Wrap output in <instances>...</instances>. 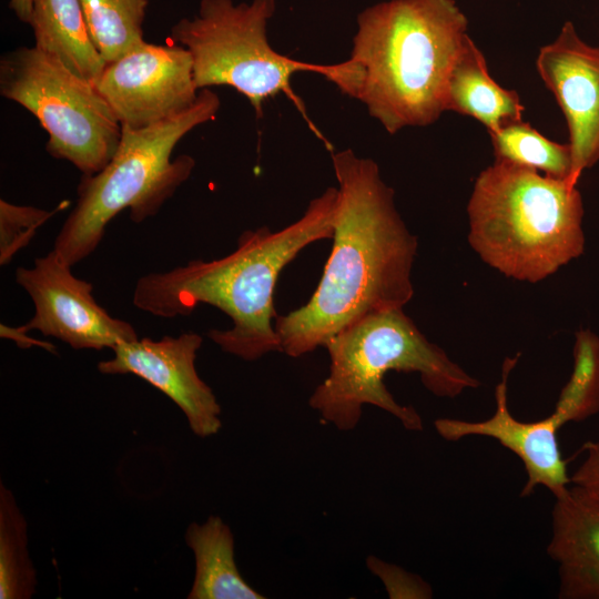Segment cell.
<instances>
[{"label": "cell", "mask_w": 599, "mask_h": 599, "mask_svg": "<svg viewBox=\"0 0 599 599\" xmlns=\"http://www.w3.org/2000/svg\"><path fill=\"white\" fill-rule=\"evenodd\" d=\"M332 162L338 187L331 254L308 302L274 323L281 352L290 357L325 347L356 321L403 308L414 295L417 237L377 163L351 149L333 153Z\"/></svg>", "instance_id": "1"}, {"label": "cell", "mask_w": 599, "mask_h": 599, "mask_svg": "<svg viewBox=\"0 0 599 599\" xmlns=\"http://www.w3.org/2000/svg\"><path fill=\"white\" fill-rule=\"evenodd\" d=\"M336 203L337 189L327 187L284 229L243 232L236 250L224 257L145 274L135 284L132 302L162 318L190 315L199 304L212 305L232 319L231 328L207 333L223 352L247 362L281 352L273 324L277 278L306 246L332 238Z\"/></svg>", "instance_id": "2"}, {"label": "cell", "mask_w": 599, "mask_h": 599, "mask_svg": "<svg viewBox=\"0 0 599 599\" xmlns=\"http://www.w3.org/2000/svg\"><path fill=\"white\" fill-rule=\"evenodd\" d=\"M455 0H388L357 17L338 87L390 134L426 126L445 110L448 78L469 37Z\"/></svg>", "instance_id": "3"}, {"label": "cell", "mask_w": 599, "mask_h": 599, "mask_svg": "<svg viewBox=\"0 0 599 599\" xmlns=\"http://www.w3.org/2000/svg\"><path fill=\"white\" fill-rule=\"evenodd\" d=\"M583 213L577 185L495 160L468 201V243L502 275L538 283L583 253Z\"/></svg>", "instance_id": "4"}, {"label": "cell", "mask_w": 599, "mask_h": 599, "mask_svg": "<svg viewBox=\"0 0 599 599\" xmlns=\"http://www.w3.org/2000/svg\"><path fill=\"white\" fill-rule=\"evenodd\" d=\"M325 348L331 364L327 377L308 399L324 423L339 430L354 429L363 407H378L407 430H422L423 419L413 406L402 405L387 389L390 372L417 373L437 397L455 398L480 382L432 343L403 308L375 312L331 338Z\"/></svg>", "instance_id": "5"}, {"label": "cell", "mask_w": 599, "mask_h": 599, "mask_svg": "<svg viewBox=\"0 0 599 599\" xmlns=\"http://www.w3.org/2000/svg\"><path fill=\"white\" fill-rule=\"evenodd\" d=\"M220 105L217 94L202 89L189 110L171 119L140 130L122 126L119 148L106 166L82 175L75 206L54 241L57 256L72 267L91 255L109 222L125 209L135 223L155 215L195 166L187 154L171 159L175 145L213 120Z\"/></svg>", "instance_id": "6"}, {"label": "cell", "mask_w": 599, "mask_h": 599, "mask_svg": "<svg viewBox=\"0 0 599 599\" xmlns=\"http://www.w3.org/2000/svg\"><path fill=\"white\" fill-rule=\"evenodd\" d=\"M275 8V0H201L195 17L172 27L171 39L190 52L199 90L232 87L248 100L256 118L263 115L267 99L283 93L307 119L292 89L293 75L314 72L336 85L344 63H309L276 52L266 32Z\"/></svg>", "instance_id": "7"}, {"label": "cell", "mask_w": 599, "mask_h": 599, "mask_svg": "<svg viewBox=\"0 0 599 599\" xmlns=\"http://www.w3.org/2000/svg\"><path fill=\"white\" fill-rule=\"evenodd\" d=\"M0 93L32 113L49 139L47 151L93 175L114 156L122 125L89 81L35 47L0 59Z\"/></svg>", "instance_id": "8"}, {"label": "cell", "mask_w": 599, "mask_h": 599, "mask_svg": "<svg viewBox=\"0 0 599 599\" xmlns=\"http://www.w3.org/2000/svg\"><path fill=\"white\" fill-rule=\"evenodd\" d=\"M122 126L144 129L189 110L200 90L182 45L144 41L108 62L94 84Z\"/></svg>", "instance_id": "9"}, {"label": "cell", "mask_w": 599, "mask_h": 599, "mask_svg": "<svg viewBox=\"0 0 599 599\" xmlns=\"http://www.w3.org/2000/svg\"><path fill=\"white\" fill-rule=\"evenodd\" d=\"M16 282L35 308L33 317L17 327L22 332L39 331L74 349H113L139 338L130 323L111 316L97 303L92 284L75 277L53 250L37 257L33 267H18Z\"/></svg>", "instance_id": "10"}, {"label": "cell", "mask_w": 599, "mask_h": 599, "mask_svg": "<svg viewBox=\"0 0 599 599\" xmlns=\"http://www.w3.org/2000/svg\"><path fill=\"white\" fill-rule=\"evenodd\" d=\"M203 338L194 332L176 337H149L120 343L111 359L98 364L102 374H133L165 394L184 414L192 433L201 438L222 428L221 405L199 376L196 354Z\"/></svg>", "instance_id": "11"}, {"label": "cell", "mask_w": 599, "mask_h": 599, "mask_svg": "<svg viewBox=\"0 0 599 599\" xmlns=\"http://www.w3.org/2000/svg\"><path fill=\"white\" fill-rule=\"evenodd\" d=\"M539 77L560 106L569 131L571 172L577 185L582 172L599 161V47L585 42L571 21L540 48Z\"/></svg>", "instance_id": "12"}, {"label": "cell", "mask_w": 599, "mask_h": 599, "mask_svg": "<svg viewBox=\"0 0 599 599\" xmlns=\"http://www.w3.org/2000/svg\"><path fill=\"white\" fill-rule=\"evenodd\" d=\"M517 359L518 356L504 361L501 380L495 389L496 409L489 418L473 422L441 417L434 422V427L438 435L448 441L469 436L496 439L524 464L527 480L520 493L521 497L530 496L539 485L557 496L571 484L558 440V432L564 424L552 412L549 416L534 422H521L510 414L507 380Z\"/></svg>", "instance_id": "13"}, {"label": "cell", "mask_w": 599, "mask_h": 599, "mask_svg": "<svg viewBox=\"0 0 599 599\" xmlns=\"http://www.w3.org/2000/svg\"><path fill=\"white\" fill-rule=\"evenodd\" d=\"M554 497L547 552L558 568V598L599 599V498L571 484Z\"/></svg>", "instance_id": "14"}, {"label": "cell", "mask_w": 599, "mask_h": 599, "mask_svg": "<svg viewBox=\"0 0 599 599\" xmlns=\"http://www.w3.org/2000/svg\"><path fill=\"white\" fill-rule=\"evenodd\" d=\"M445 110L474 118L490 134L507 122L522 120L525 106L516 91L490 77L484 54L468 37L448 78Z\"/></svg>", "instance_id": "15"}, {"label": "cell", "mask_w": 599, "mask_h": 599, "mask_svg": "<svg viewBox=\"0 0 599 599\" xmlns=\"http://www.w3.org/2000/svg\"><path fill=\"white\" fill-rule=\"evenodd\" d=\"M29 24L35 48L97 83L106 62L90 37L80 0H33Z\"/></svg>", "instance_id": "16"}, {"label": "cell", "mask_w": 599, "mask_h": 599, "mask_svg": "<svg viewBox=\"0 0 599 599\" xmlns=\"http://www.w3.org/2000/svg\"><path fill=\"white\" fill-rule=\"evenodd\" d=\"M185 542L195 560L189 599H264L241 575L234 551V536L220 516L192 522Z\"/></svg>", "instance_id": "17"}, {"label": "cell", "mask_w": 599, "mask_h": 599, "mask_svg": "<svg viewBox=\"0 0 599 599\" xmlns=\"http://www.w3.org/2000/svg\"><path fill=\"white\" fill-rule=\"evenodd\" d=\"M37 585L26 517L13 493L0 483V599H30Z\"/></svg>", "instance_id": "18"}, {"label": "cell", "mask_w": 599, "mask_h": 599, "mask_svg": "<svg viewBox=\"0 0 599 599\" xmlns=\"http://www.w3.org/2000/svg\"><path fill=\"white\" fill-rule=\"evenodd\" d=\"M90 37L105 62L143 43L148 0H80Z\"/></svg>", "instance_id": "19"}, {"label": "cell", "mask_w": 599, "mask_h": 599, "mask_svg": "<svg viewBox=\"0 0 599 599\" xmlns=\"http://www.w3.org/2000/svg\"><path fill=\"white\" fill-rule=\"evenodd\" d=\"M490 138L496 161L534 169L569 182L572 160L568 143L549 140L522 120L502 124L490 133Z\"/></svg>", "instance_id": "20"}, {"label": "cell", "mask_w": 599, "mask_h": 599, "mask_svg": "<svg viewBox=\"0 0 599 599\" xmlns=\"http://www.w3.org/2000/svg\"><path fill=\"white\" fill-rule=\"evenodd\" d=\"M552 412L564 425L599 413V337L589 329L576 334L573 370Z\"/></svg>", "instance_id": "21"}, {"label": "cell", "mask_w": 599, "mask_h": 599, "mask_svg": "<svg viewBox=\"0 0 599 599\" xmlns=\"http://www.w3.org/2000/svg\"><path fill=\"white\" fill-rule=\"evenodd\" d=\"M60 209L47 211L0 200V264L8 265L20 250L29 245L38 229Z\"/></svg>", "instance_id": "22"}, {"label": "cell", "mask_w": 599, "mask_h": 599, "mask_svg": "<svg viewBox=\"0 0 599 599\" xmlns=\"http://www.w3.org/2000/svg\"><path fill=\"white\" fill-rule=\"evenodd\" d=\"M368 570L380 579L392 599H427L433 597L432 587L419 576L377 557L366 559Z\"/></svg>", "instance_id": "23"}, {"label": "cell", "mask_w": 599, "mask_h": 599, "mask_svg": "<svg viewBox=\"0 0 599 599\" xmlns=\"http://www.w3.org/2000/svg\"><path fill=\"white\" fill-rule=\"evenodd\" d=\"M583 448L586 457L570 476V483L599 498V438Z\"/></svg>", "instance_id": "24"}, {"label": "cell", "mask_w": 599, "mask_h": 599, "mask_svg": "<svg viewBox=\"0 0 599 599\" xmlns=\"http://www.w3.org/2000/svg\"><path fill=\"white\" fill-rule=\"evenodd\" d=\"M1 331V337L10 338L14 341L19 347H30V346H39L42 347L49 352H54L55 347L48 342L38 341L35 338L29 337L26 332H22L18 329L17 327H10L8 325L1 324L0 327Z\"/></svg>", "instance_id": "25"}, {"label": "cell", "mask_w": 599, "mask_h": 599, "mask_svg": "<svg viewBox=\"0 0 599 599\" xmlns=\"http://www.w3.org/2000/svg\"><path fill=\"white\" fill-rule=\"evenodd\" d=\"M33 0H10L9 7L18 17V19L24 23H29Z\"/></svg>", "instance_id": "26"}]
</instances>
